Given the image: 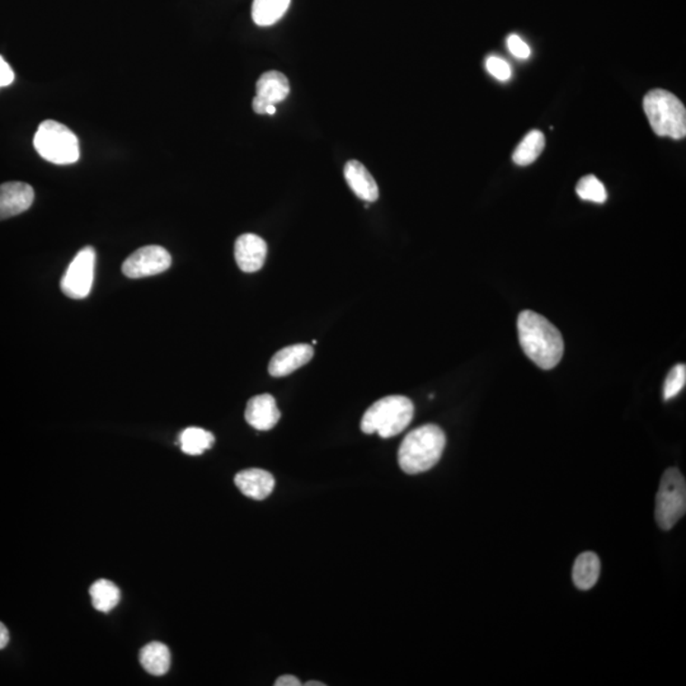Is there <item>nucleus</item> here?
Returning <instances> with one entry per match:
<instances>
[{
    "label": "nucleus",
    "instance_id": "f257e3e1",
    "mask_svg": "<svg viewBox=\"0 0 686 686\" xmlns=\"http://www.w3.org/2000/svg\"><path fill=\"white\" fill-rule=\"evenodd\" d=\"M518 341L525 355L543 370L558 365L565 353L564 337L555 324L533 311H524L517 318Z\"/></svg>",
    "mask_w": 686,
    "mask_h": 686
},
{
    "label": "nucleus",
    "instance_id": "f03ea898",
    "mask_svg": "<svg viewBox=\"0 0 686 686\" xmlns=\"http://www.w3.org/2000/svg\"><path fill=\"white\" fill-rule=\"evenodd\" d=\"M447 436L439 426L423 425L413 430L401 441L398 451L401 469L407 474L428 472L440 460Z\"/></svg>",
    "mask_w": 686,
    "mask_h": 686
},
{
    "label": "nucleus",
    "instance_id": "7ed1b4c3",
    "mask_svg": "<svg viewBox=\"0 0 686 686\" xmlns=\"http://www.w3.org/2000/svg\"><path fill=\"white\" fill-rule=\"evenodd\" d=\"M415 416V406L403 395H389L375 401L363 413L362 430L365 434L378 432L382 439L393 438L407 429Z\"/></svg>",
    "mask_w": 686,
    "mask_h": 686
},
{
    "label": "nucleus",
    "instance_id": "20e7f679",
    "mask_svg": "<svg viewBox=\"0 0 686 686\" xmlns=\"http://www.w3.org/2000/svg\"><path fill=\"white\" fill-rule=\"evenodd\" d=\"M643 109L654 134L680 140L686 135L684 104L672 92L653 90L643 100Z\"/></svg>",
    "mask_w": 686,
    "mask_h": 686
},
{
    "label": "nucleus",
    "instance_id": "39448f33",
    "mask_svg": "<svg viewBox=\"0 0 686 686\" xmlns=\"http://www.w3.org/2000/svg\"><path fill=\"white\" fill-rule=\"evenodd\" d=\"M34 145L41 158L59 166L78 162L81 156L77 135L53 120L41 123L34 134Z\"/></svg>",
    "mask_w": 686,
    "mask_h": 686
},
{
    "label": "nucleus",
    "instance_id": "423d86ee",
    "mask_svg": "<svg viewBox=\"0 0 686 686\" xmlns=\"http://www.w3.org/2000/svg\"><path fill=\"white\" fill-rule=\"evenodd\" d=\"M686 512V482L678 468H669L661 478L656 496L657 524L662 530H672Z\"/></svg>",
    "mask_w": 686,
    "mask_h": 686
},
{
    "label": "nucleus",
    "instance_id": "0eeeda50",
    "mask_svg": "<svg viewBox=\"0 0 686 686\" xmlns=\"http://www.w3.org/2000/svg\"><path fill=\"white\" fill-rule=\"evenodd\" d=\"M94 267L96 251L92 246H85L78 252L65 271L60 283L62 292L71 299L87 298L93 285Z\"/></svg>",
    "mask_w": 686,
    "mask_h": 686
},
{
    "label": "nucleus",
    "instance_id": "6e6552de",
    "mask_svg": "<svg viewBox=\"0 0 686 686\" xmlns=\"http://www.w3.org/2000/svg\"><path fill=\"white\" fill-rule=\"evenodd\" d=\"M172 265L169 252L159 246H147L138 249L122 265V272L129 279H143L169 270Z\"/></svg>",
    "mask_w": 686,
    "mask_h": 686
},
{
    "label": "nucleus",
    "instance_id": "1a4fd4ad",
    "mask_svg": "<svg viewBox=\"0 0 686 686\" xmlns=\"http://www.w3.org/2000/svg\"><path fill=\"white\" fill-rule=\"evenodd\" d=\"M290 93L289 79L283 72L271 71L259 77L256 84V97L253 98V111L258 115H266V109L270 104L285 101Z\"/></svg>",
    "mask_w": 686,
    "mask_h": 686
},
{
    "label": "nucleus",
    "instance_id": "9d476101",
    "mask_svg": "<svg viewBox=\"0 0 686 686\" xmlns=\"http://www.w3.org/2000/svg\"><path fill=\"white\" fill-rule=\"evenodd\" d=\"M34 191L28 183L5 182L0 185V221L17 217L33 207Z\"/></svg>",
    "mask_w": 686,
    "mask_h": 686
},
{
    "label": "nucleus",
    "instance_id": "9b49d317",
    "mask_svg": "<svg viewBox=\"0 0 686 686\" xmlns=\"http://www.w3.org/2000/svg\"><path fill=\"white\" fill-rule=\"evenodd\" d=\"M234 256L240 270L252 274L264 267L267 257V245L256 234H243L234 246Z\"/></svg>",
    "mask_w": 686,
    "mask_h": 686
},
{
    "label": "nucleus",
    "instance_id": "f8f14e48",
    "mask_svg": "<svg viewBox=\"0 0 686 686\" xmlns=\"http://www.w3.org/2000/svg\"><path fill=\"white\" fill-rule=\"evenodd\" d=\"M313 356H314V350L311 344H293L275 353L268 366V372L275 378L292 374L295 370L311 362Z\"/></svg>",
    "mask_w": 686,
    "mask_h": 686
},
{
    "label": "nucleus",
    "instance_id": "ddd939ff",
    "mask_svg": "<svg viewBox=\"0 0 686 686\" xmlns=\"http://www.w3.org/2000/svg\"><path fill=\"white\" fill-rule=\"evenodd\" d=\"M281 417L276 401L271 394H259L249 400L246 408V420L253 429L268 431L277 425Z\"/></svg>",
    "mask_w": 686,
    "mask_h": 686
},
{
    "label": "nucleus",
    "instance_id": "4468645a",
    "mask_svg": "<svg viewBox=\"0 0 686 686\" xmlns=\"http://www.w3.org/2000/svg\"><path fill=\"white\" fill-rule=\"evenodd\" d=\"M344 179L350 186L351 191L366 202H375L379 198V188L374 177L359 160H349L344 164Z\"/></svg>",
    "mask_w": 686,
    "mask_h": 686
},
{
    "label": "nucleus",
    "instance_id": "2eb2a0df",
    "mask_svg": "<svg viewBox=\"0 0 686 686\" xmlns=\"http://www.w3.org/2000/svg\"><path fill=\"white\" fill-rule=\"evenodd\" d=\"M234 482L243 495L258 501L267 498L275 488L274 476L267 470L257 468L242 470L237 474Z\"/></svg>",
    "mask_w": 686,
    "mask_h": 686
},
{
    "label": "nucleus",
    "instance_id": "dca6fc26",
    "mask_svg": "<svg viewBox=\"0 0 686 686\" xmlns=\"http://www.w3.org/2000/svg\"><path fill=\"white\" fill-rule=\"evenodd\" d=\"M602 572L600 558L595 553L585 552L578 556L572 571V578L577 589L591 590L595 586Z\"/></svg>",
    "mask_w": 686,
    "mask_h": 686
},
{
    "label": "nucleus",
    "instance_id": "f3484780",
    "mask_svg": "<svg viewBox=\"0 0 686 686\" xmlns=\"http://www.w3.org/2000/svg\"><path fill=\"white\" fill-rule=\"evenodd\" d=\"M139 660L145 672H150V675L162 676L169 672L170 667L169 648L159 642H151L141 648Z\"/></svg>",
    "mask_w": 686,
    "mask_h": 686
},
{
    "label": "nucleus",
    "instance_id": "a211bd4d",
    "mask_svg": "<svg viewBox=\"0 0 686 686\" xmlns=\"http://www.w3.org/2000/svg\"><path fill=\"white\" fill-rule=\"evenodd\" d=\"M292 0H253L252 20L259 27H268L285 15Z\"/></svg>",
    "mask_w": 686,
    "mask_h": 686
},
{
    "label": "nucleus",
    "instance_id": "6ab92c4d",
    "mask_svg": "<svg viewBox=\"0 0 686 686\" xmlns=\"http://www.w3.org/2000/svg\"><path fill=\"white\" fill-rule=\"evenodd\" d=\"M546 147V136L539 130H533L517 145L512 159L517 166L525 167L536 162Z\"/></svg>",
    "mask_w": 686,
    "mask_h": 686
},
{
    "label": "nucleus",
    "instance_id": "aec40b11",
    "mask_svg": "<svg viewBox=\"0 0 686 686\" xmlns=\"http://www.w3.org/2000/svg\"><path fill=\"white\" fill-rule=\"evenodd\" d=\"M92 604L98 612L109 613L120 603V590L109 580H98L90 589Z\"/></svg>",
    "mask_w": 686,
    "mask_h": 686
},
{
    "label": "nucleus",
    "instance_id": "412c9836",
    "mask_svg": "<svg viewBox=\"0 0 686 686\" xmlns=\"http://www.w3.org/2000/svg\"><path fill=\"white\" fill-rule=\"evenodd\" d=\"M214 435L200 428H188L179 435V445L183 453L188 455H201L205 450L213 447Z\"/></svg>",
    "mask_w": 686,
    "mask_h": 686
},
{
    "label": "nucleus",
    "instance_id": "4be33fe9",
    "mask_svg": "<svg viewBox=\"0 0 686 686\" xmlns=\"http://www.w3.org/2000/svg\"><path fill=\"white\" fill-rule=\"evenodd\" d=\"M576 192L581 200L604 204L608 198L605 186L595 176H585L578 181Z\"/></svg>",
    "mask_w": 686,
    "mask_h": 686
},
{
    "label": "nucleus",
    "instance_id": "5701e85b",
    "mask_svg": "<svg viewBox=\"0 0 686 686\" xmlns=\"http://www.w3.org/2000/svg\"><path fill=\"white\" fill-rule=\"evenodd\" d=\"M686 384V366L684 363H678L670 370L667 375L665 385H663V400L670 401L685 388Z\"/></svg>",
    "mask_w": 686,
    "mask_h": 686
},
{
    "label": "nucleus",
    "instance_id": "b1692460",
    "mask_svg": "<svg viewBox=\"0 0 686 686\" xmlns=\"http://www.w3.org/2000/svg\"><path fill=\"white\" fill-rule=\"evenodd\" d=\"M486 68L489 74L498 81L506 82L511 78V66L506 60L498 58V56H491V58L487 59Z\"/></svg>",
    "mask_w": 686,
    "mask_h": 686
},
{
    "label": "nucleus",
    "instance_id": "393cba45",
    "mask_svg": "<svg viewBox=\"0 0 686 686\" xmlns=\"http://www.w3.org/2000/svg\"><path fill=\"white\" fill-rule=\"evenodd\" d=\"M507 47L515 58L527 59L530 56L531 50L529 45L517 34H510L507 37Z\"/></svg>",
    "mask_w": 686,
    "mask_h": 686
},
{
    "label": "nucleus",
    "instance_id": "a878e982",
    "mask_svg": "<svg viewBox=\"0 0 686 686\" xmlns=\"http://www.w3.org/2000/svg\"><path fill=\"white\" fill-rule=\"evenodd\" d=\"M14 72L5 59L0 56V88L8 87L14 82Z\"/></svg>",
    "mask_w": 686,
    "mask_h": 686
},
{
    "label": "nucleus",
    "instance_id": "bb28decb",
    "mask_svg": "<svg viewBox=\"0 0 686 686\" xmlns=\"http://www.w3.org/2000/svg\"><path fill=\"white\" fill-rule=\"evenodd\" d=\"M302 685V682L299 681V679H296L295 676L293 675H285L281 676V678L276 680V682H275V686H300Z\"/></svg>",
    "mask_w": 686,
    "mask_h": 686
},
{
    "label": "nucleus",
    "instance_id": "cd10ccee",
    "mask_svg": "<svg viewBox=\"0 0 686 686\" xmlns=\"http://www.w3.org/2000/svg\"><path fill=\"white\" fill-rule=\"evenodd\" d=\"M9 643V632L7 627L0 622V650L7 647Z\"/></svg>",
    "mask_w": 686,
    "mask_h": 686
},
{
    "label": "nucleus",
    "instance_id": "c85d7f7f",
    "mask_svg": "<svg viewBox=\"0 0 686 686\" xmlns=\"http://www.w3.org/2000/svg\"><path fill=\"white\" fill-rule=\"evenodd\" d=\"M275 113H276V107H275L274 104L267 106V109H266V115H275Z\"/></svg>",
    "mask_w": 686,
    "mask_h": 686
},
{
    "label": "nucleus",
    "instance_id": "c756f323",
    "mask_svg": "<svg viewBox=\"0 0 686 686\" xmlns=\"http://www.w3.org/2000/svg\"><path fill=\"white\" fill-rule=\"evenodd\" d=\"M306 686H324V682H317V681H309L306 682Z\"/></svg>",
    "mask_w": 686,
    "mask_h": 686
}]
</instances>
